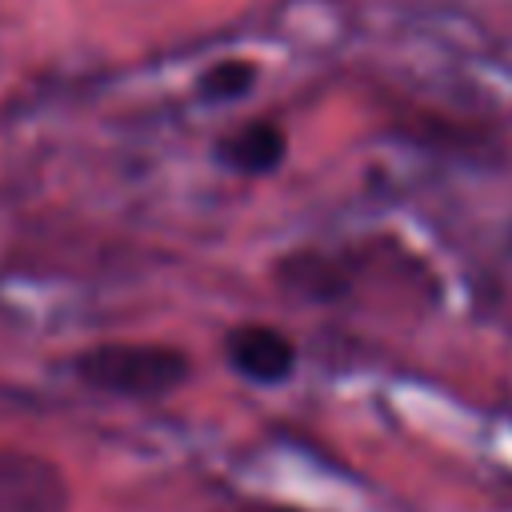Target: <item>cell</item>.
Wrapping results in <instances>:
<instances>
[{"label":"cell","instance_id":"6da1fadb","mask_svg":"<svg viewBox=\"0 0 512 512\" xmlns=\"http://www.w3.org/2000/svg\"><path fill=\"white\" fill-rule=\"evenodd\" d=\"M188 356L172 344H136V340H116V344H96L72 360V372L108 396H128V400H156L168 396L188 380Z\"/></svg>","mask_w":512,"mask_h":512},{"label":"cell","instance_id":"8992f818","mask_svg":"<svg viewBox=\"0 0 512 512\" xmlns=\"http://www.w3.org/2000/svg\"><path fill=\"white\" fill-rule=\"evenodd\" d=\"M244 512H296V508H276V504H260V508H244Z\"/></svg>","mask_w":512,"mask_h":512},{"label":"cell","instance_id":"5b68a950","mask_svg":"<svg viewBox=\"0 0 512 512\" xmlns=\"http://www.w3.org/2000/svg\"><path fill=\"white\" fill-rule=\"evenodd\" d=\"M256 80V64L252 60H220L200 76V96L208 100H236L252 88Z\"/></svg>","mask_w":512,"mask_h":512},{"label":"cell","instance_id":"3957f363","mask_svg":"<svg viewBox=\"0 0 512 512\" xmlns=\"http://www.w3.org/2000/svg\"><path fill=\"white\" fill-rule=\"evenodd\" d=\"M228 364L256 384H280L296 368V344L272 324H240L224 340Z\"/></svg>","mask_w":512,"mask_h":512},{"label":"cell","instance_id":"7a4b0ae2","mask_svg":"<svg viewBox=\"0 0 512 512\" xmlns=\"http://www.w3.org/2000/svg\"><path fill=\"white\" fill-rule=\"evenodd\" d=\"M72 488L56 460L0 448V512H68Z\"/></svg>","mask_w":512,"mask_h":512},{"label":"cell","instance_id":"277c9868","mask_svg":"<svg viewBox=\"0 0 512 512\" xmlns=\"http://www.w3.org/2000/svg\"><path fill=\"white\" fill-rule=\"evenodd\" d=\"M284 152H288V136H284V128L272 124V120H252V124L228 132V136L216 144V156H220L228 168L244 172V176L276 172L280 160H284Z\"/></svg>","mask_w":512,"mask_h":512}]
</instances>
